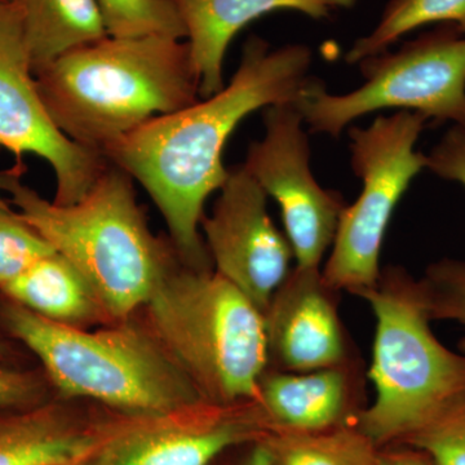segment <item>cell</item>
<instances>
[{
    "mask_svg": "<svg viewBox=\"0 0 465 465\" xmlns=\"http://www.w3.org/2000/svg\"><path fill=\"white\" fill-rule=\"evenodd\" d=\"M307 45L272 48L252 35L222 91L173 114L158 116L103 152L145 189L163 216L177 255L193 269H213L201 232L207 198L229 170L223 153L237 125L260 109L296 104L314 81Z\"/></svg>",
    "mask_w": 465,
    "mask_h": 465,
    "instance_id": "6da1fadb",
    "label": "cell"
},
{
    "mask_svg": "<svg viewBox=\"0 0 465 465\" xmlns=\"http://www.w3.org/2000/svg\"><path fill=\"white\" fill-rule=\"evenodd\" d=\"M35 78L61 133L101 154L146 122L201 97L191 45L171 36L108 35L58 58Z\"/></svg>",
    "mask_w": 465,
    "mask_h": 465,
    "instance_id": "7a4b0ae2",
    "label": "cell"
},
{
    "mask_svg": "<svg viewBox=\"0 0 465 465\" xmlns=\"http://www.w3.org/2000/svg\"><path fill=\"white\" fill-rule=\"evenodd\" d=\"M24 163L0 171L9 203L90 282L115 323L142 311L161 281L183 262L173 242L155 237L134 179L110 163L88 194L60 206L23 182Z\"/></svg>",
    "mask_w": 465,
    "mask_h": 465,
    "instance_id": "3957f363",
    "label": "cell"
},
{
    "mask_svg": "<svg viewBox=\"0 0 465 465\" xmlns=\"http://www.w3.org/2000/svg\"><path fill=\"white\" fill-rule=\"evenodd\" d=\"M0 331L41 362L65 399H85L128 418L166 414L207 402L145 324L100 329L52 322L0 293Z\"/></svg>",
    "mask_w": 465,
    "mask_h": 465,
    "instance_id": "277c9868",
    "label": "cell"
},
{
    "mask_svg": "<svg viewBox=\"0 0 465 465\" xmlns=\"http://www.w3.org/2000/svg\"><path fill=\"white\" fill-rule=\"evenodd\" d=\"M142 311L204 401L231 406L255 399L269 367L264 313L222 274L179 262Z\"/></svg>",
    "mask_w": 465,
    "mask_h": 465,
    "instance_id": "5b68a950",
    "label": "cell"
},
{
    "mask_svg": "<svg viewBox=\"0 0 465 465\" xmlns=\"http://www.w3.org/2000/svg\"><path fill=\"white\" fill-rule=\"evenodd\" d=\"M354 295L376 320L369 370L376 396L356 424L378 448L403 442L465 393V354L436 338L419 282L403 269L381 271L376 286Z\"/></svg>",
    "mask_w": 465,
    "mask_h": 465,
    "instance_id": "8992f818",
    "label": "cell"
},
{
    "mask_svg": "<svg viewBox=\"0 0 465 465\" xmlns=\"http://www.w3.org/2000/svg\"><path fill=\"white\" fill-rule=\"evenodd\" d=\"M357 90L330 94L314 79L296 106L313 133L339 136L361 116L385 109L419 113L465 128V34L451 24L360 63Z\"/></svg>",
    "mask_w": 465,
    "mask_h": 465,
    "instance_id": "52a82bcc",
    "label": "cell"
},
{
    "mask_svg": "<svg viewBox=\"0 0 465 465\" xmlns=\"http://www.w3.org/2000/svg\"><path fill=\"white\" fill-rule=\"evenodd\" d=\"M427 122L419 113L401 110L378 116L369 127L349 128L351 168L362 191L342 210L331 253L321 269L330 290L354 295L381 280L379 262L391 216L410 183L427 168V155L415 150Z\"/></svg>",
    "mask_w": 465,
    "mask_h": 465,
    "instance_id": "ba28073f",
    "label": "cell"
},
{
    "mask_svg": "<svg viewBox=\"0 0 465 465\" xmlns=\"http://www.w3.org/2000/svg\"><path fill=\"white\" fill-rule=\"evenodd\" d=\"M0 148L45 159L56 177L54 202L70 206L84 198L108 159L61 133L39 94L17 0L0 3Z\"/></svg>",
    "mask_w": 465,
    "mask_h": 465,
    "instance_id": "9c48e42d",
    "label": "cell"
},
{
    "mask_svg": "<svg viewBox=\"0 0 465 465\" xmlns=\"http://www.w3.org/2000/svg\"><path fill=\"white\" fill-rule=\"evenodd\" d=\"M262 121L264 137L251 143L243 167L280 206L296 266L321 268L347 204L312 173L304 116L296 104L268 106Z\"/></svg>",
    "mask_w": 465,
    "mask_h": 465,
    "instance_id": "30bf717a",
    "label": "cell"
},
{
    "mask_svg": "<svg viewBox=\"0 0 465 465\" xmlns=\"http://www.w3.org/2000/svg\"><path fill=\"white\" fill-rule=\"evenodd\" d=\"M266 436L253 401L231 406L201 402L104 425L96 448L76 465H210L226 450Z\"/></svg>",
    "mask_w": 465,
    "mask_h": 465,
    "instance_id": "8fae6325",
    "label": "cell"
},
{
    "mask_svg": "<svg viewBox=\"0 0 465 465\" xmlns=\"http://www.w3.org/2000/svg\"><path fill=\"white\" fill-rule=\"evenodd\" d=\"M266 193L243 166L228 179L201 231L215 272L241 290L264 313L291 273L292 247L266 208Z\"/></svg>",
    "mask_w": 465,
    "mask_h": 465,
    "instance_id": "7c38bea8",
    "label": "cell"
},
{
    "mask_svg": "<svg viewBox=\"0 0 465 465\" xmlns=\"http://www.w3.org/2000/svg\"><path fill=\"white\" fill-rule=\"evenodd\" d=\"M332 293L321 268L296 266L264 312L269 365L309 372L348 365V347Z\"/></svg>",
    "mask_w": 465,
    "mask_h": 465,
    "instance_id": "4fadbf2b",
    "label": "cell"
},
{
    "mask_svg": "<svg viewBox=\"0 0 465 465\" xmlns=\"http://www.w3.org/2000/svg\"><path fill=\"white\" fill-rule=\"evenodd\" d=\"M358 0H176L193 63L200 76V94L210 97L225 87L223 64L235 34L253 20L275 11H296L322 20Z\"/></svg>",
    "mask_w": 465,
    "mask_h": 465,
    "instance_id": "5bb4252c",
    "label": "cell"
},
{
    "mask_svg": "<svg viewBox=\"0 0 465 465\" xmlns=\"http://www.w3.org/2000/svg\"><path fill=\"white\" fill-rule=\"evenodd\" d=\"M272 433H313L345 423L351 405L348 365L309 372L266 369L252 400Z\"/></svg>",
    "mask_w": 465,
    "mask_h": 465,
    "instance_id": "9a60e30c",
    "label": "cell"
},
{
    "mask_svg": "<svg viewBox=\"0 0 465 465\" xmlns=\"http://www.w3.org/2000/svg\"><path fill=\"white\" fill-rule=\"evenodd\" d=\"M104 425L85 424L51 401L0 412V465L79 464L96 448Z\"/></svg>",
    "mask_w": 465,
    "mask_h": 465,
    "instance_id": "2e32d148",
    "label": "cell"
},
{
    "mask_svg": "<svg viewBox=\"0 0 465 465\" xmlns=\"http://www.w3.org/2000/svg\"><path fill=\"white\" fill-rule=\"evenodd\" d=\"M0 293L65 326L91 329L115 323L84 274L56 251L33 262Z\"/></svg>",
    "mask_w": 465,
    "mask_h": 465,
    "instance_id": "e0dca14e",
    "label": "cell"
},
{
    "mask_svg": "<svg viewBox=\"0 0 465 465\" xmlns=\"http://www.w3.org/2000/svg\"><path fill=\"white\" fill-rule=\"evenodd\" d=\"M34 75L109 35L97 0H17Z\"/></svg>",
    "mask_w": 465,
    "mask_h": 465,
    "instance_id": "ac0fdd59",
    "label": "cell"
},
{
    "mask_svg": "<svg viewBox=\"0 0 465 465\" xmlns=\"http://www.w3.org/2000/svg\"><path fill=\"white\" fill-rule=\"evenodd\" d=\"M265 445L273 465H381L378 446L357 424L313 433H272Z\"/></svg>",
    "mask_w": 465,
    "mask_h": 465,
    "instance_id": "d6986e66",
    "label": "cell"
},
{
    "mask_svg": "<svg viewBox=\"0 0 465 465\" xmlns=\"http://www.w3.org/2000/svg\"><path fill=\"white\" fill-rule=\"evenodd\" d=\"M430 24H451L465 34V0H391L378 25L351 45L345 61L360 64L388 51L412 30Z\"/></svg>",
    "mask_w": 465,
    "mask_h": 465,
    "instance_id": "ffe728a7",
    "label": "cell"
},
{
    "mask_svg": "<svg viewBox=\"0 0 465 465\" xmlns=\"http://www.w3.org/2000/svg\"><path fill=\"white\" fill-rule=\"evenodd\" d=\"M110 36L186 38L176 0H97Z\"/></svg>",
    "mask_w": 465,
    "mask_h": 465,
    "instance_id": "44dd1931",
    "label": "cell"
},
{
    "mask_svg": "<svg viewBox=\"0 0 465 465\" xmlns=\"http://www.w3.org/2000/svg\"><path fill=\"white\" fill-rule=\"evenodd\" d=\"M54 251L18 211L0 197V289Z\"/></svg>",
    "mask_w": 465,
    "mask_h": 465,
    "instance_id": "7402d4cb",
    "label": "cell"
},
{
    "mask_svg": "<svg viewBox=\"0 0 465 465\" xmlns=\"http://www.w3.org/2000/svg\"><path fill=\"white\" fill-rule=\"evenodd\" d=\"M403 442L436 465H465V393Z\"/></svg>",
    "mask_w": 465,
    "mask_h": 465,
    "instance_id": "603a6c76",
    "label": "cell"
},
{
    "mask_svg": "<svg viewBox=\"0 0 465 465\" xmlns=\"http://www.w3.org/2000/svg\"><path fill=\"white\" fill-rule=\"evenodd\" d=\"M418 282L430 321H450L465 327V262L440 260Z\"/></svg>",
    "mask_w": 465,
    "mask_h": 465,
    "instance_id": "cb8c5ba5",
    "label": "cell"
},
{
    "mask_svg": "<svg viewBox=\"0 0 465 465\" xmlns=\"http://www.w3.org/2000/svg\"><path fill=\"white\" fill-rule=\"evenodd\" d=\"M50 387L45 372L0 362V412L29 409L47 402Z\"/></svg>",
    "mask_w": 465,
    "mask_h": 465,
    "instance_id": "d4e9b609",
    "label": "cell"
},
{
    "mask_svg": "<svg viewBox=\"0 0 465 465\" xmlns=\"http://www.w3.org/2000/svg\"><path fill=\"white\" fill-rule=\"evenodd\" d=\"M427 170L465 188V128L452 125L427 155Z\"/></svg>",
    "mask_w": 465,
    "mask_h": 465,
    "instance_id": "484cf974",
    "label": "cell"
},
{
    "mask_svg": "<svg viewBox=\"0 0 465 465\" xmlns=\"http://www.w3.org/2000/svg\"><path fill=\"white\" fill-rule=\"evenodd\" d=\"M381 465H436L432 459L419 450L381 452Z\"/></svg>",
    "mask_w": 465,
    "mask_h": 465,
    "instance_id": "4316f807",
    "label": "cell"
},
{
    "mask_svg": "<svg viewBox=\"0 0 465 465\" xmlns=\"http://www.w3.org/2000/svg\"><path fill=\"white\" fill-rule=\"evenodd\" d=\"M240 465H273L271 450L265 445L264 440L253 443L252 449Z\"/></svg>",
    "mask_w": 465,
    "mask_h": 465,
    "instance_id": "83f0119b",
    "label": "cell"
},
{
    "mask_svg": "<svg viewBox=\"0 0 465 465\" xmlns=\"http://www.w3.org/2000/svg\"><path fill=\"white\" fill-rule=\"evenodd\" d=\"M20 358L21 353H18V349L14 341L0 331V362L18 365Z\"/></svg>",
    "mask_w": 465,
    "mask_h": 465,
    "instance_id": "f1b7e54d",
    "label": "cell"
},
{
    "mask_svg": "<svg viewBox=\"0 0 465 465\" xmlns=\"http://www.w3.org/2000/svg\"><path fill=\"white\" fill-rule=\"evenodd\" d=\"M14 2V0H0V3H9Z\"/></svg>",
    "mask_w": 465,
    "mask_h": 465,
    "instance_id": "f546056e",
    "label": "cell"
}]
</instances>
